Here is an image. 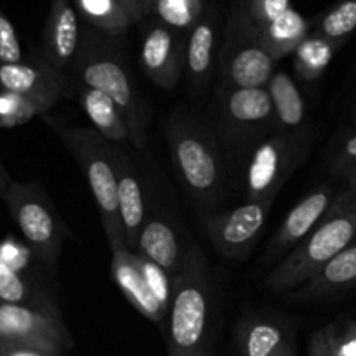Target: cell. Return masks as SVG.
Wrapping results in <instances>:
<instances>
[{
	"label": "cell",
	"instance_id": "ba28073f",
	"mask_svg": "<svg viewBox=\"0 0 356 356\" xmlns=\"http://www.w3.org/2000/svg\"><path fill=\"white\" fill-rule=\"evenodd\" d=\"M308 153L306 132L277 131L257 143L249 155L243 191L249 202H275Z\"/></svg>",
	"mask_w": 356,
	"mask_h": 356
},
{
	"label": "cell",
	"instance_id": "836d02e7",
	"mask_svg": "<svg viewBox=\"0 0 356 356\" xmlns=\"http://www.w3.org/2000/svg\"><path fill=\"white\" fill-rule=\"evenodd\" d=\"M291 9L289 0H252L249 10V17L259 30L277 19L278 16Z\"/></svg>",
	"mask_w": 356,
	"mask_h": 356
},
{
	"label": "cell",
	"instance_id": "d4e9b609",
	"mask_svg": "<svg viewBox=\"0 0 356 356\" xmlns=\"http://www.w3.org/2000/svg\"><path fill=\"white\" fill-rule=\"evenodd\" d=\"M337 45L320 35L306 37L294 51V70L305 82H315L327 70Z\"/></svg>",
	"mask_w": 356,
	"mask_h": 356
},
{
	"label": "cell",
	"instance_id": "d6986e66",
	"mask_svg": "<svg viewBox=\"0 0 356 356\" xmlns=\"http://www.w3.org/2000/svg\"><path fill=\"white\" fill-rule=\"evenodd\" d=\"M111 278L136 312L141 313L149 322L160 327L163 325L167 312L149 292L141 270L136 263L134 252L129 249H118L111 252Z\"/></svg>",
	"mask_w": 356,
	"mask_h": 356
},
{
	"label": "cell",
	"instance_id": "603a6c76",
	"mask_svg": "<svg viewBox=\"0 0 356 356\" xmlns=\"http://www.w3.org/2000/svg\"><path fill=\"white\" fill-rule=\"evenodd\" d=\"M216 54V30L209 21H200L191 31L184 52V66L195 90H205L212 80Z\"/></svg>",
	"mask_w": 356,
	"mask_h": 356
},
{
	"label": "cell",
	"instance_id": "f35d334b",
	"mask_svg": "<svg viewBox=\"0 0 356 356\" xmlns=\"http://www.w3.org/2000/svg\"><path fill=\"white\" fill-rule=\"evenodd\" d=\"M308 353H309V356H332V355H330L329 348H327L325 339H323L322 330H318V332H315L312 336Z\"/></svg>",
	"mask_w": 356,
	"mask_h": 356
},
{
	"label": "cell",
	"instance_id": "484cf974",
	"mask_svg": "<svg viewBox=\"0 0 356 356\" xmlns=\"http://www.w3.org/2000/svg\"><path fill=\"white\" fill-rule=\"evenodd\" d=\"M75 3L87 21L106 33H122L132 23L118 0H75Z\"/></svg>",
	"mask_w": 356,
	"mask_h": 356
},
{
	"label": "cell",
	"instance_id": "7402d4cb",
	"mask_svg": "<svg viewBox=\"0 0 356 356\" xmlns=\"http://www.w3.org/2000/svg\"><path fill=\"white\" fill-rule=\"evenodd\" d=\"M76 96H79V103L82 106L83 113L89 117L92 129L101 138L106 139L111 145L127 141V124H125L117 104L106 94L99 92V90L92 89V87L80 86Z\"/></svg>",
	"mask_w": 356,
	"mask_h": 356
},
{
	"label": "cell",
	"instance_id": "5bb4252c",
	"mask_svg": "<svg viewBox=\"0 0 356 356\" xmlns=\"http://www.w3.org/2000/svg\"><path fill=\"white\" fill-rule=\"evenodd\" d=\"M184 52L186 47L169 28H153L141 47V65L146 76L162 89H174L184 68Z\"/></svg>",
	"mask_w": 356,
	"mask_h": 356
},
{
	"label": "cell",
	"instance_id": "7c38bea8",
	"mask_svg": "<svg viewBox=\"0 0 356 356\" xmlns=\"http://www.w3.org/2000/svg\"><path fill=\"white\" fill-rule=\"evenodd\" d=\"M68 76L54 68L45 58L30 61L0 63V90L31 101L42 113L52 110L68 92Z\"/></svg>",
	"mask_w": 356,
	"mask_h": 356
},
{
	"label": "cell",
	"instance_id": "277c9868",
	"mask_svg": "<svg viewBox=\"0 0 356 356\" xmlns=\"http://www.w3.org/2000/svg\"><path fill=\"white\" fill-rule=\"evenodd\" d=\"M54 127L63 145L70 149L73 159L79 162L86 174L111 252L127 249L120 216H118L113 145L101 138L92 127H58V125Z\"/></svg>",
	"mask_w": 356,
	"mask_h": 356
},
{
	"label": "cell",
	"instance_id": "44dd1931",
	"mask_svg": "<svg viewBox=\"0 0 356 356\" xmlns=\"http://www.w3.org/2000/svg\"><path fill=\"white\" fill-rule=\"evenodd\" d=\"M273 106L277 129L282 132H305L306 103L292 76L285 72H275L266 86Z\"/></svg>",
	"mask_w": 356,
	"mask_h": 356
},
{
	"label": "cell",
	"instance_id": "e0dca14e",
	"mask_svg": "<svg viewBox=\"0 0 356 356\" xmlns=\"http://www.w3.org/2000/svg\"><path fill=\"white\" fill-rule=\"evenodd\" d=\"M356 287V243H351L327 264H323L308 282L287 294L298 302L322 301Z\"/></svg>",
	"mask_w": 356,
	"mask_h": 356
},
{
	"label": "cell",
	"instance_id": "f1b7e54d",
	"mask_svg": "<svg viewBox=\"0 0 356 356\" xmlns=\"http://www.w3.org/2000/svg\"><path fill=\"white\" fill-rule=\"evenodd\" d=\"M156 13L160 19L170 28L191 26L200 16V0H155Z\"/></svg>",
	"mask_w": 356,
	"mask_h": 356
},
{
	"label": "cell",
	"instance_id": "52a82bcc",
	"mask_svg": "<svg viewBox=\"0 0 356 356\" xmlns=\"http://www.w3.org/2000/svg\"><path fill=\"white\" fill-rule=\"evenodd\" d=\"M2 198L30 252L38 263L54 270L70 229L44 190L35 183L13 181Z\"/></svg>",
	"mask_w": 356,
	"mask_h": 356
},
{
	"label": "cell",
	"instance_id": "f546056e",
	"mask_svg": "<svg viewBox=\"0 0 356 356\" xmlns=\"http://www.w3.org/2000/svg\"><path fill=\"white\" fill-rule=\"evenodd\" d=\"M37 115L42 113L40 108L24 97L13 92L0 90V127H16L26 124Z\"/></svg>",
	"mask_w": 356,
	"mask_h": 356
},
{
	"label": "cell",
	"instance_id": "8d00e7d4",
	"mask_svg": "<svg viewBox=\"0 0 356 356\" xmlns=\"http://www.w3.org/2000/svg\"><path fill=\"white\" fill-rule=\"evenodd\" d=\"M28 256H30V249L17 243L16 240L7 238L3 242H0V261L9 264L14 270L24 271Z\"/></svg>",
	"mask_w": 356,
	"mask_h": 356
},
{
	"label": "cell",
	"instance_id": "4fadbf2b",
	"mask_svg": "<svg viewBox=\"0 0 356 356\" xmlns=\"http://www.w3.org/2000/svg\"><path fill=\"white\" fill-rule=\"evenodd\" d=\"M334 198H336V193H334L332 188L329 184H323V186H318L312 193L306 195L301 202H298L292 207V211L285 216L284 222L277 229V233L268 242L263 263H278L292 249H296L315 229V226L325 218Z\"/></svg>",
	"mask_w": 356,
	"mask_h": 356
},
{
	"label": "cell",
	"instance_id": "2e32d148",
	"mask_svg": "<svg viewBox=\"0 0 356 356\" xmlns=\"http://www.w3.org/2000/svg\"><path fill=\"white\" fill-rule=\"evenodd\" d=\"M186 250L174 221L165 214H152L143 225L134 252L159 264L174 278L183 268Z\"/></svg>",
	"mask_w": 356,
	"mask_h": 356
},
{
	"label": "cell",
	"instance_id": "cb8c5ba5",
	"mask_svg": "<svg viewBox=\"0 0 356 356\" xmlns=\"http://www.w3.org/2000/svg\"><path fill=\"white\" fill-rule=\"evenodd\" d=\"M308 33V24L305 17L294 9H287L282 16L271 21L268 26L261 30V42L268 54L277 63L278 59L289 54H294Z\"/></svg>",
	"mask_w": 356,
	"mask_h": 356
},
{
	"label": "cell",
	"instance_id": "60d3db41",
	"mask_svg": "<svg viewBox=\"0 0 356 356\" xmlns=\"http://www.w3.org/2000/svg\"><path fill=\"white\" fill-rule=\"evenodd\" d=\"M344 179L348 181V190L346 191H350V193L356 195V169L351 170V172L348 174V176L344 177Z\"/></svg>",
	"mask_w": 356,
	"mask_h": 356
},
{
	"label": "cell",
	"instance_id": "83f0119b",
	"mask_svg": "<svg viewBox=\"0 0 356 356\" xmlns=\"http://www.w3.org/2000/svg\"><path fill=\"white\" fill-rule=\"evenodd\" d=\"M356 30V0H344L330 10L318 26V35L332 44L339 45Z\"/></svg>",
	"mask_w": 356,
	"mask_h": 356
},
{
	"label": "cell",
	"instance_id": "4dcf8cb0",
	"mask_svg": "<svg viewBox=\"0 0 356 356\" xmlns=\"http://www.w3.org/2000/svg\"><path fill=\"white\" fill-rule=\"evenodd\" d=\"M136 263H138L139 270H141L143 278H145L146 285H148L149 292L153 294V298L159 301V305L162 306L163 309H169L170 298H172V278L169 277L167 271H163L159 264L152 263L146 257L136 254Z\"/></svg>",
	"mask_w": 356,
	"mask_h": 356
},
{
	"label": "cell",
	"instance_id": "3957f363",
	"mask_svg": "<svg viewBox=\"0 0 356 356\" xmlns=\"http://www.w3.org/2000/svg\"><path fill=\"white\" fill-rule=\"evenodd\" d=\"M356 238V195L344 191L336 197L325 218L312 233L275 264L266 278L273 292H291L308 282L323 264L350 247Z\"/></svg>",
	"mask_w": 356,
	"mask_h": 356
},
{
	"label": "cell",
	"instance_id": "6da1fadb",
	"mask_svg": "<svg viewBox=\"0 0 356 356\" xmlns=\"http://www.w3.org/2000/svg\"><path fill=\"white\" fill-rule=\"evenodd\" d=\"M216 312L207 257L198 245L188 247L183 268L172 278V298L162 325L169 356H212Z\"/></svg>",
	"mask_w": 356,
	"mask_h": 356
},
{
	"label": "cell",
	"instance_id": "ffe728a7",
	"mask_svg": "<svg viewBox=\"0 0 356 356\" xmlns=\"http://www.w3.org/2000/svg\"><path fill=\"white\" fill-rule=\"evenodd\" d=\"M79 19L68 0H54L44 37V58L54 68L65 70L79 52Z\"/></svg>",
	"mask_w": 356,
	"mask_h": 356
},
{
	"label": "cell",
	"instance_id": "ab89813d",
	"mask_svg": "<svg viewBox=\"0 0 356 356\" xmlns=\"http://www.w3.org/2000/svg\"><path fill=\"white\" fill-rule=\"evenodd\" d=\"M10 183H13V179H10L9 172H7L6 165H3L2 156H0V197H3V193H6L7 188L10 186Z\"/></svg>",
	"mask_w": 356,
	"mask_h": 356
},
{
	"label": "cell",
	"instance_id": "8992f818",
	"mask_svg": "<svg viewBox=\"0 0 356 356\" xmlns=\"http://www.w3.org/2000/svg\"><path fill=\"white\" fill-rule=\"evenodd\" d=\"M73 61L80 86L106 94L117 104L127 124L129 141L138 149H145L148 113L120 56L99 45L87 44L76 52Z\"/></svg>",
	"mask_w": 356,
	"mask_h": 356
},
{
	"label": "cell",
	"instance_id": "ac0fdd59",
	"mask_svg": "<svg viewBox=\"0 0 356 356\" xmlns=\"http://www.w3.org/2000/svg\"><path fill=\"white\" fill-rule=\"evenodd\" d=\"M238 356H296L291 334L278 320L249 315L240 320L235 332Z\"/></svg>",
	"mask_w": 356,
	"mask_h": 356
},
{
	"label": "cell",
	"instance_id": "d590c367",
	"mask_svg": "<svg viewBox=\"0 0 356 356\" xmlns=\"http://www.w3.org/2000/svg\"><path fill=\"white\" fill-rule=\"evenodd\" d=\"M0 356H63V351L38 343L0 341Z\"/></svg>",
	"mask_w": 356,
	"mask_h": 356
},
{
	"label": "cell",
	"instance_id": "5b68a950",
	"mask_svg": "<svg viewBox=\"0 0 356 356\" xmlns=\"http://www.w3.org/2000/svg\"><path fill=\"white\" fill-rule=\"evenodd\" d=\"M212 131L219 145L232 153L252 152L257 143L277 132L266 87L221 86L212 101Z\"/></svg>",
	"mask_w": 356,
	"mask_h": 356
},
{
	"label": "cell",
	"instance_id": "8fae6325",
	"mask_svg": "<svg viewBox=\"0 0 356 356\" xmlns=\"http://www.w3.org/2000/svg\"><path fill=\"white\" fill-rule=\"evenodd\" d=\"M275 61L261 42V30L243 17L235 26L221 58V82L233 87H266Z\"/></svg>",
	"mask_w": 356,
	"mask_h": 356
},
{
	"label": "cell",
	"instance_id": "9c48e42d",
	"mask_svg": "<svg viewBox=\"0 0 356 356\" xmlns=\"http://www.w3.org/2000/svg\"><path fill=\"white\" fill-rule=\"evenodd\" d=\"M271 205L273 202L245 200L238 207L204 216L205 236L225 259H247L263 233Z\"/></svg>",
	"mask_w": 356,
	"mask_h": 356
},
{
	"label": "cell",
	"instance_id": "74e56055",
	"mask_svg": "<svg viewBox=\"0 0 356 356\" xmlns=\"http://www.w3.org/2000/svg\"><path fill=\"white\" fill-rule=\"evenodd\" d=\"M118 2L122 3L125 13L129 14L131 21H138L148 13L149 2H152V0H118Z\"/></svg>",
	"mask_w": 356,
	"mask_h": 356
},
{
	"label": "cell",
	"instance_id": "1f68e13d",
	"mask_svg": "<svg viewBox=\"0 0 356 356\" xmlns=\"http://www.w3.org/2000/svg\"><path fill=\"white\" fill-rule=\"evenodd\" d=\"M332 356H356V320H343L322 329Z\"/></svg>",
	"mask_w": 356,
	"mask_h": 356
},
{
	"label": "cell",
	"instance_id": "4316f807",
	"mask_svg": "<svg viewBox=\"0 0 356 356\" xmlns=\"http://www.w3.org/2000/svg\"><path fill=\"white\" fill-rule=\"evenodd\" d=\"M49 298L47 292H42L28 280L23 271H17L0 261V302L7 305H31L40 299Z\"/></svg>",
	"mask_w": 356,
	"mask_h": 356
},
{
	"label": "cell",
	"instance_id": "7a4b0ae2",
	"mask_svg": "<svg viewBox=\"0 0 356 356\" xmlns=\"http://www.w3.org/2000/svg\"><path fill=\"white\" fill-rule=\"evenodd\" d=\"M167 143L174 167L193 200L211 209L225 197V165L211 124L190 111H174L167 122Z\"/></svg>",
	"mask_w": 356,
	"mask_h": 356
},
{
	"label": "cell",
	"instance_id": "e575fe53",
	"mask_svg": "<svg viewBox=\"0 0 356 356\" xmlns=\"http://www.w3.org/2000/svg\"><path fill=\"white\" fill-rule=\"evenodd\" d=\"M356 169V132L344 139L330 160V174L337 177H346L351 170Z\"/></svg>",
	"mask_w": 356,
	"mask_h": 356
},
{
	"label": "cell",
	"instance_id": "9a60e30c",
	"mask_svg": "<svg viewBox=\"0 0 356 356\" xmlns=\"http://www.w3.org/2000/svg\"><path fill=\"white\" fill-rule=\"evenodd\" d=\"M115 170H117V202L118 216H120L122 229H124L125 247L131 252L136 250L138 236L141 233L146 218V202L143 191L141 179H139L132 160L125 153H122L113 145Z\"/></svg>",
	"mask_w": 356,
	"mask_h": 356
},
{
	"label": "cell",
	"instance_id": "30bf717a",
	"mask_svg": "<svg viewBox=\"0 0 356 356\" xmlns=\"http://www.w3.org/2000/svg\"><path fill=\"white\" fill-rule=\"evenodd\" d=\"M0 341H23L58 348L73 346L72 336L52 298L31 305L0 302Z\"/></svg>",
	"mask_w": 356,
	"mask_h": 356
},
{
	"label": "cell",
	"instance_id": "d6a6232c",
	"mask_svg": "<svg viewBox=\"0 0 356 356\" xmlns=\"http://www.w3.org/2000/svg\"><path fill=\"white\" fill-rule=\"evenodd\" d=\"M21 59H23V51L16 30L6 14L0 10V63L10 65V63H19Z\"/></svg>",
	"mask_w": 356,
	"mask_h": 356
}]
</instances>
